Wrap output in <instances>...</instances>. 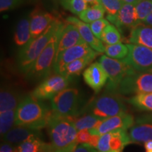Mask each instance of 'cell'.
I'll return each instance as SVG.
<instances>
[{"instance_id": "1", "label": "cell", "mask_w": 152, "mask_h": 152, "mask_svg": "<svg viewBox=\"0 0 152 152\" xmlns=\"http://www.w3.org/2000/svg\"><path fill=\"white\" fill-rule=\"evenodd\" d=\"M52 113L41 100L31 95L26 96L16 109L15 125L40 130L47 127Z\"/></svg>"}, {"instance_id": "2", "label": "cell", "mask_w": 152, "mask_h": 152, "mask_svg": "<svg viewBox=\"0 0 152 152\" xmlns=\"http://www.w3.org/2000/svg\"><path fill=\"white\" fill-rule=\"evenodd\" d=\"M63 24V23L56 19L46 31L35 39H32L27 45L22 47L17 58L18 68L22 73L25 75L28 73L34 63L44 49L46 48Z\"/></svg>"}, {"instance_id": "3", "label": "cell", "mask_w": 152, "mask_h": 152, "mask_svg": "<svg viewBox=\"0 0 152 152\" xmlns=\"http://www.w3.org/2000/svg\"><path fill=\"white\" fill-rule=\"evenodd\" d=\"M127 113V108L118 94L106 92L90 101L83 109V113H90L104 120Z\"/></svg>"}, {"instance_id": "4", "label": "cell", "mask_w": 152, "mask_h": 152, "mask_svg": "<svg viewBox=\"0 0 152 152\" xmlns=\"http://www.w3.org/2000/svg\"><path fill=\"white\" fill-rule=\"evenodd\" d=\"M47 127L54 150L64 149L76 142L77 130L67 117L61 116L52 111Z\"/></svg>"}, {"instance_id": "5", "label": "cell", "mask_w": 152, "mask_h": 152, "mask_svg": "<svg viewBox=\"0 0 152 152\" xmlns=\"http://www.w3.org/2000/svg\"><path fill=\"white\" fill-rule=\"evenodd\" d=\"M64 26V24H63L46 48L37 58L30 71L26 75V78L30 80L36 81L42 79L45 80L49 77L52 68L54 69L58 37Z\"/></svg>"}, {"instance_id": "6", "label": "cell", "mask_w": 152, "mask_h": 152, "mask_svg": "<svg viewBox=\"0 0 152 152\" xmlns=\"http://www.w3.org/2000/svg\"><path fill=\"white\" fill-rule=\"evenodd\" d=\"M51 107L54 113L64 117L81 115L85 106H82L80 95L76 88H66L51 99Z\"/></svg>"}, {"instance_id": "7", "label": "cell", "mask_w": 152, "mask_h": 152, "mask_svg": "<svg viewBox=\"0 0 152 152\" xmlns=\"http://www.w3.org/2000/svg\"><path fill=\"white\" fill-rule=\"evenodd\" d=\"M115 93L127 95L152 93V73L134 71L121 80Z\"/></svg>"}, {"instance_id": "8", "label": "cell", "mask_w": 152, "mask_h": 152, "mask_svg": "<svg viewBox=\"0 0 152 152\" xmlns=\"http://www.w3.org/2000/svg\"><path fill=\"white\" fill-rule=\"evenodd\" d=\"M99 62L109 77L106 88V92L115 93L121 80L128 74L135 71L122 60L110 58L106 55H102Z\"/></svg>"}, {"instance_id": "9", "label": "cell", "mask_w": 152, "mask_h": 152, "mask_svg": "<svg viewBox=\"0 0 152 152\" xmlns=\"http://www.w3.org/2000/svg\"><path fill=\"white\" fill-rule=\"evenodd\" d=\"M71 80V77L56 73L44 80L30 95L38 100L52 99L58 93L67 88Z\"/></svg>"}, {"instance_id": "10", "label": "cell", "mask_w": 152, "mask_h": 152, "mask_svg": "<svg viewBox=\"0 0 152 152\" xmlns=\"http://www.w3.org/2000/svg\"><path fill=\"white\" fill-rule=\"evenodd\" d=\"M128 56L122 61L137 72L152 70V49L142 45L128 44Z\"/></svg>"}, {"instance_id": "11", "label": "cell", "mask_w": 152, "mask_h": 152, "mask_svg": "<svg viewBox=\"0 0 152 152\" xmlns=\"http://www.w3.org/2000/svg\"><path fill=\"white\" fill-rule=\"evenodd\" d=\"M131 143L127 130H115L101 135L96 149L99 152H122L125 146Z\"/></svg>"}, {"instance_id": "12", "label": "cell", "mask_w": 152, "mask_h": 152, "mask_svg": "<svg viewBox=\"0 0 152 152\" xmlns=\"http://www.w3.org/2000/svg\"><path fill=\"white\" fill-rule=\"evenodd\" d=\"M97 52L94 51L87 43L75 45L59 53L56 56L54 70L56 74L61 75L64 68L67 64L83 57L93 54Z\"/></svg>"}, {"instance_id": "13", "label": "cell", "mask_w": 152, "mask_h": 152, "mask_svg": "<svg viewBox=\"0 0 152 152\" xmlns=\"http://www.w3.org/2000/svg\"><path fill=\"white\" fill-rule=\"evenodd\" d=\"M134 121L132 115L130 113H125L104 120L97 128L91 129L89 131L91 134L102 135L115 130H128L134 125Z\"/></svg>"}, {"instance_id": "14", "label": "cell", "mask_w": 152, "mask_h": 152, "mask_svg": "<svg viewBox=\"0 0 152 152\" xmlns=\"http://www.w3.org/2000/svg\"><path fill=\"white\" fill-rule=\"evenodd\" d=\"M106 19L119 30H121L123 27L130 28L132 29L138 25L141 24L137 18L135 6L128 3L123 4L117 15H107Z\"/></svg>"}, {"instance_id": "15", "label": "cell", "mask_w": 152, "mask_h": 152, "mask_svg": "<svg viewBox=\"0 0 152 152\" xmlns=\"http://www.w3.org/2000/svg\"><path fill=\"white\" fill-rule=\"evenodd\" d=\"M85 83L95 92H99L109 80L107 74L99 62L92 63L83 73Z\"/></svg>"}, {"instance_id": "16", "label": "cell", "mask_w": 152, "mask_h": 152, "mask_svg": "<svg viewBox=\"0 0 152 152\" xmlns=\"http://www.w3.org/2000/svg\"><path fill=\"white\" fill-rule=\"evenodd\" d=\"M83 43L86 42L82 37L77 28L75 25L67 23L61 30L56 56L63 51Z\"/></svg>"}, {"instance_id": "17", "label": "cell", "mask_w": 152, "mask_h": 152, "mask_svg": "<svg viewBox=\"0 0 152 152\" xmlns=\"http://www.w3.org/2000/svg\"><path fill=\"white\" fill-rule=\"evenodd\" d=\"M32 39H35L45 32L56 19L54 15L42 9L35 8L29 16Z\"/></svg>"}, {"instance_id": "18", "label": "cell", "mask_w": 152, "mask_h": 152, "mask_svg": "<svg viewBox=\"0 0 152 152\" xmlns=\"http://www.w3.org/2000/svg\"><path fill=\"white\" fill-rule=\"evenodd\" d=\"M66 22L75 25L85 42L90 45L94 51L99 53L105 52V45H104L103 42L93 34L90 24L85 23L80 18L74 16L68 17L66 18Z\"/></svg>"}, {"instance_id": "19", "label": "cell", "mask_w": 152, "mask_h": 152, "mask_svg": "<svg viewBox=\"0 0 152 152\" xmlns=\"http://www.w3.org/2000/svg\"><path fill=\"white\" fill-rule=\"evenodd\" d=\"M41 132L39 130L31 129L26 127L16 126L11 128L3 137L4 142L11 144H20L29 139L40 137Z\"/></svg>"}, {"instance_id": "20", "label": "cell", "mask_w": 152, "mask_h": 152, "mask_svg": "<svg viewBox=\"0 0 152 152\" xmlns=\"http://www.w3.org/2000/svg\"><path fill=\"white\" fill-rule=\"evenodd\" d=\"M129 44L142 45L152 49V26L140 24L131 30Z\"/></svg>"}, {"instance_id": "21", "label": "cell", "mask_w": 152, "mask_h": 152, "mask_svg": "<svg viewBox=\"0 0 152 152\" xmlns=\"http://www.w3.org/2000/svg\"><path fill=\"white\" fill-rule=\"evenodd\" d=\"M22 99L17 91L10 87H1L0 92V113L16 110Z\"/></svg>"}, {"instance_id": "22", "label": "cell", "mask_w": 152, "mask_h": 152, "mask_svg": "<svg viewBox=\"0 0 152 152\" xmlns=\"http://www.w3.org/2000/svg\"><path fill=\"white\" fill-rule=\"evenodd\" d=\"M32 39L29 17L20 19L16 25L14 35V42L16 45L23 47Z\"/></svg>"}, {"instance_id": "23", "label": "cell", "mask_w": 152, "mask_h": 152, "mask_svg": "<svg viewBox=\"0 0 152 152\" xmlns=\"http://www.w3.org/2000/svg\"><path fill=\"white\" fill-rule=\"evenodd\" d=\"M128 134L132 143H144L151 141L152 140V124L136 123L130 129Z\"/></svg>"}, {"instance_id": "24", "label": "cell", "mask_w": 152, "mask_h": 152, "mask_svg": "<svg viewBox=\"0 0 152 152\" xmlns=\"http://www.w3.org/2000/svg\"><path fill=\"white\" fill-rule=\"evenodd\" d=\"M99 54V52H96L69 63L64 67L61 75L70 77H72L74 75H79L85 68H86L87 66L90 64L96 56H98Z\"/></svg>"}, {"instance_id": "25", "label": "cell", "mask_w": 152, "mask_h": 152, "mask_svg": "<svg viewBox=\"0 0 152 152\" xmlns=\"http://www.w3.org/2000/svg\"><path fill=\"white\" fill-rule=\"evenodd\" d=\"M53 150L51 144L42 141L39 137L29 139L16 147V152H50Z\"/></svg>"}, {"instance_id": "26", "label": "cell", "mask_w": 152, "mask_h": 152, "mask_svg": "<svg viewBox=\"0 0 152 152\" xmlns=\"http://www.w3.org/2000/svg\"><path fill=\"white\" fill-rule=\"evenodd\" d=\"M67 118L73 123L77 131L85 129L91 130L97 128L102 123V120L90 113H83L77 116Z\"/></svg>"}, {"instance_id": "27", "label": "cell", "mask_w": 152, "mask_h": 152, "mask_svg": "<svg viewBox=\"0 0 152 152\" xmlns=\"http://www.w3.org/2000/svg\"><path fill=\"white\" fill-rule=\"evenodd\" d=\"M105 12V9L102 4L89 6L78 16L82 21L90 24L91 23L104 18Z\"/></svg>"}, {"instance_id": "28", "label": "cell", "mask_w": 152, "mask_h": 152, "mask_svg": "<svg viewBox=\"0 0 152 152\" xmlns=\"http://www.w3.org/2000/svg\"><path fill=\"white\" fill-rule=\"evenodd\" d=\"M127 102L142 111H152V93L135 94Z\"/></svg>"}, {"instance_id": "29", "label": "cell", "mask_w": 152, "mask_h": 152, "mask_svg": "<svg viewBox=\"0 0 152 152\" xmlns=\"http://www.w3.org/2000/svg\"><path fill=\"white\" fill-rule=\"evenodd\" d=\"M129 49L128 45L119 42L114 45H105V54L110 58L115 59H124L128 56Z\"/></svg>"}, {"instance_id": "30", "label": "cell", "mask_w": 152, "mask_h": 152, "mask_svg": "<svg viewBox=\"0 0 152 152\" xmlns=\"http://www.w3.org/2000/svg\"><path fill=\"white\" fill-rule=\"evenodd\" d=\"M16 110H11L0 113V133L4 137L15 125Z\"/></svg>"}, {"instance_id": "31", "label": "cell", "mask_w": 152, "mask_h": 152, "mask_svg": "<svg viewBox=\"0 0 152 152\" xmlns=\"http://www.w3.org/2000/svg\"><path fill=\"white\" fill-rule=\"evenodd\" d=\"M101 40L106 45H114L121 42V37L120 30L113 24H109L104 29Z\"/></svg>"}, {"instance_id": "32", "label": "cell", "mask_w": 152, "mask_h": 152, "mask_svg": "<svg viewBox=\"0 0 152 152\" xmlns=\"http://www.w3.org/2000/svg\"><path fill=\"white\" fill-rule=\"evenodd\" d=\"M61 5L75 15H79L89 7L85 0H59Z\"/></svg>"}, {"instance_id": "33", "label": "cell", "mask_w": 152, "mask_h": 152, "mask_svg": "<svg viewBox=\"0 0 152 152\" xmlns=\"http://www.w3.org/2000/svg\"><path fill=\"white\" fill-rule=\"evenodd\" d=\"M134 6H135L137 18L142 23L144 19L152 12V1L140 0Z\"/></svg>"}, {"instance_id": "34", "label": "cell", "mask_w": 152, "mask_h": 152, "mask_svg": "<svg viewBox=\"0 0 152 152\" xmlns=\"http://www.w3.org/2000/svg\"><path fill=\"white\" fill-rule=\"evenodd\" d=\"M36 1L37 0H0V11L4 12L14 10Z\"/></svg>"}, {"instance_id": "35", "label": "cell", "mask_w": 152, "mask_h": 152, "mask_svg": "<svg viewBox=\"0 0 152 152\" xmlns=\"http://www.w3.org/2000/svg\"><path fill=\"white\" fill-rule=\"evenodd\" d=\"M102 5L105 9L107 15L115 16L119 12L123 5V0H100Z\"/></svg>"}, {"instance_id": "36", "label": "cell", "mask_w": 152, "mask_h": 152, "mask_svg": "<svg viewBox=\"0 0 152 152\" xmlns=\"http://www.w3.org/2000/svg\"><path fill=\"white\" fill-rule=\"evenodd\" d=\"M109 24H110V23L107 19L102 18L99 19V20H96L94 22L91 23L90 24V26L93 34L96 37L101 39L104 29H105L106 26Z\"/></svg>"}, {"instance_id": "37", "label": "cell", "mask_w": 152, "mask_h": 152, "mask_svg": "<svg viewBox=\"0 0 152 152\" xmlns=\"http://www.w3.org/2000/svg\"><path fill=\"white\" fill-rule=\"evenodd\" d=\"M92 134L90 131L87 129L77 131V136H76V142L77 144H88L90 140Z\"/></svg>"}, {"instance_id": "38", "label": "cell", "mask_w": 152, "mask_h": 152, "mask_svg": "<svg viewBox=\"0 0 152 152\" xmlns=\"http://www.w3.org/2000/svg\"><path fill=\"white\" fill-rule=\"evenodd\" d=\"M73 152H99L88 144H80L77 145Z\"/></svg>"}, {"instance_id": "39", "label": "cell", "mask_w": 152, "mask_h": 152, "mask_svg": "<svg viewBox=\"0 0 152 152\" xmlns=\"http://www.w3.org/2000/svg\"><path fill=\"white\" fill-rule=\"evenodd\" d=\"M136 123H150L152 124V113L146 114L142 116L138 117L136 119Z\"/></svg>"}, {"instance_id": "40", "label": "cell", "mask_w": 152, "mask_h": 152, "mask_svg": "<svg viewBox=\"0 0 152 152\" xmlns=\"http://www.w3.org/2000/svg\"><path fill=\"white\" fill-rule=\"evenodd\" d=\"M0 152H16V147L13 144L4 142L1 144Z\"/></svg>"}, {"instance_id": "41", "label": "cell", "mask_w": 152, "mask_h": 152, "mask_svg": "<svg viewBox=\"0 0 152 152\" xmlns=\"http://www.w3.org/2000/svg\"><path fill=\"white\" fill-rule=\"evenodd\" d=\"M100 137L101 135H99V134H92L88 144H90L91 147L94 148V149H97Z\"/></svg>"}, {"instance_id": "42", "label": "cell", "mask_w": 152, "mask_h": 152, "mask_svg": "<svg viewBox=\"0 0 152 152\" xmlns=\"http://www.w3.org/2000/svg\"><path fill=\"white\" fill-rule=\"evenodd\" d=\"M77 142L74 143L72 144V145L69 146V147L64 148V149H56V150H53V151H50V152H73L75 149L76 148V147L77 146Z\"/></svg>"}, {"instance_id": "43", "label": "cell", "mask_w": 152, "mask_h": 152, "mask_svg": "<svg viewBox=\"0 0 152 152\" xmlns=\"http://www.w3.org/2000/svg\"><path fill=\"white\" fill-rule=\"evenodd\" d=\"M142 24L152 26V12L142 22Z\"/></svg>"}, {"instance_id": "44", "label": "cell", "mask_w": 152, "mask_h": 152, "mask_svg": "<svg viewBox=\"0 0 152 152\" xmlns=\"http://www.w3.org/2000/svg\"><path fill=\"white\" fill-rule=\"evenodd\" d=\"M86 2L90 4V6H95V5H99L102 4L100 0H85Z\"/></svg>"}, {"instance_id": "45", "label": "cell", "mask_w": 152, "mask_h": 152, "mask_svg": "<svg viewBox=\"0 0 152 152\" xmlns=\"http://www.w3.org/2000/svg\"><path fill=\"white\" fill-rule=\"evenodd\" d=\"M144 146L146 151H152V140L144 142Z\"/></svg>"}, {"instance_id": "46", "label": "cell", "mask_w": 152, "mask_h": 152, "mask_svg": "<svg viewBox=\"0 0 152 152\" xmlns=\"http://www.w3.org/2000/svg\"><path fill=\"white\" fill-rule=\"evenodd\" d=\"M124 3H128V4H136L140 0H123Z\"/></svg>"}, {"instance_id": "47", "label": "cell", "mask_w": 152, "mask_h": 152, "mask_svg": "<svg viewBox=\"0 0 152 152\" xmlns=\"http://www.w3.org/2000/svg\"><path fill=\"white\" fill-rule=\"evenodd\" d=\"M146 152H152V151H146Z\"/></svg>"}, {"instance_id": "48", "label": "cell", "mask_w": 152, "mask_h": 152, "mask_svg": "<svg viewBox=\"0 0 152 152\" xmlns=\"http://www.w3.org/2000/svg\"><path fill=\"white\" fill-rule=\"evenodd\" d=\"M149 72H151V73H152V70H151V71H149Z\"/></svg>"}, {"instance_id": "49", "label": "cell", "mask_w": 152, "mask_h": 152, "mask_svg": "<svg viewBox=\"0 0 152 152\" xmlns=\"http://www.w3.org/2000/svg\"><path fill=\"white\" fill-rule=\"evenodd\" d=\"M151 1H152V0H151Z\"/></svg>"}, {"instance_id": "50", "label": "cell", "mask_w": 152, "mask_h": 152, "mask_svg": "<svg viewBox=\"0 0 152 152\" xmlns=\"http://www.w3.org/2000/svg\"><path fill=\"white\" fill-rule=\"evenodd\" d=\"M122 152H123V151H122Z\"/></svg>"}]
</instances>
